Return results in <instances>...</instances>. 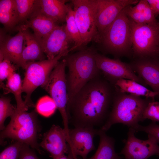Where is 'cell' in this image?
<instances>
[{
  "instance_id": "obj_1",
  "label": "cell",
  "mask_w": 159,
  "mask_h": 159,
  "mask_svg": "<svg viewBox=\"0 0 159 159\" xmlns=\"http://www.w3.org/2000/svg\"><path fill=\"white\" fill-rule=\"evenodd\" d=\"M116 87L102 74L89 81L67 103L69 124L100 129L109 115Z\"/></svg>"
},
{
  "instance_id": "obj_2",
  "label": "cell",
  "mask_w": 159,
  "mask_h": 159,
  "mask_svg": "<svg viewBox=\"0 0 159 159\" xmlns=\"http://www.w3.org/2000/svg\"><path fill=\"white\" fill-rule=\"evenodd\" d=\"M97 52L89 48L64 57L68 68L66 74L68 102L89 81L102 74L96 64Z\"/></svg>"
},
{
  "instance_id": "obj_3",
  "label": "cell",
  "mask_w": 159,
  "mask_h": 159,
  "mask_svg": "<svg viewBox=\"0 0 159 159\" xmlns=\"http://www.w3.org/2000/svg\"><path fill=\"white\" fill-rule=\"evenodd\" d=\"M116 86L110 112L105 123L100 129L105 132L117 123L134 128L139 122L143 121L144 111L149 103L153 100L123 92Z\"/></svg>"
},
{
  "instance_id": "obj_4",
  "label": "cell",
  "mask_w": 159,
  "mask_h": 159,
  "mask_svg": "<svg viewBox=\"0 0 159 159\" xmlns=\"http://www.w3.org/2000/svg\"><path fill=\"white\" fill-rule=\"evenodd\" d=\"M99 43L103 52L112 55L115 59L132 58L131 29L125 8L104 31Z\"/></svg>"
},
{
  "instance_id": "obj_5",
  "label": "cell",
  "mask_w": 159,
  "mask_h": 159,
  "mask_svg": "<svg viewBox=\"0 0 159 159\" xmlns=\"http://www.w3.org/2000/svg\"><path fill=\"white\" fill-rule=\"evenodd\" d=\"M10 117L9 123L1 132V139L16 140L40 152L37 139L40 127L35 112H29L16 109Z\"/></svg>"
},
{
  "instance_id": "obj_6",
  "label": "cell",
  "mask_w": 159,
  "mask_h": 159,
  "mask_svg": "<svg viewBox=\"0 0 159 159\" xmlns=\"http://www.w3.org/2000/svg\"><path fill=\"white\" fill-rule=\"evenodd\" d=\"M69 51L62 52L54 59L27 63L24 68V77L22 82V92L26 94L24 101L29 107H34L31 96L38 87L43 85L48 80L52 70L62 58L68 54Z\"/></svg>"
},
{
  "instance_id": "obj_7",
  "label": "cell",
  "mask_w": 159,
  "mask_h": 159,
  "mask_svg": "<svg viewBox=\"0 0 159 159\" xmlns=\"http://www.w3.org/2000/svg\"><path fill=\"white\" fill-rule=\"evenodd\" d=\"M129 18L131 29L132 58L159 57V25L138 24Z\"/></svg>"
},
{
  "instance_id": "obj_8",
  "label": "cell",
  "mask_w": 159,
  "mask_h": 159,
  "mask_svg": "<svg viewBox=\"0 0 159 159\" xmlns=\"http://www.w3.org/2000/svg\"><path fill=\"white\" fill-rule=\"evenodd\" d=\"M66 67V61L64 58L59 62L47 81L42 87L49 94L54 102L62 117L63 128L68 137L69 129L67 111L68 98L65 72Z\"/></svg>"
},
{
  "instance_id": "obj_9",
  "label": "cell",
  "mask_w": 159,
  "mask_h": 159,
  "mask_svg": "<svg viewBox=\"0 0 159 159\" xmlns=\"http://www.w3.org/2000/svg\"><path fill=\"white\" fill-rule=\"evenodd\" d=\"M74 16L82 46L92 41L99 43L100 37L96 21L97 0H72Z\"/></svg>"
},
{
  "instance_id": "obj_10",
  "label": "cell",
  "mask_w": 159,
  "mask_h": 159,
  "mask_svg": "<svg viewBox=\"0 0 159 159\" xmlns=\"http://www.w3.org/2000/svg\"><path fill=\"white\" fill-rule=\"evenodd\" d=\"M95 59L97 66L105 79L115 86L120 80H132L147 87L144 81L137 75L128 63L121 61L119 59H112L104 55L96 53Z\"/></svg>"
},
{
  "instance_id": "obj_11",
  "label": "cell",
  "mask_w": 159,
  "mask_h": 159,
  "mask_svg": "<svg viewBox=\"0 0 159 159\" xmlns=\"http://www.w3.org/2000/svg\"><path fill=\"white\" fill-rule=\"evenodd\" d=\"M135 132L129 128L127 139L123 141L125 145L120 154L125 159H148L154 155H159V146L155 138L148 135L147 140H141L135 137Z\"/></svg>"
},
{
  "instance_id": "obj_12",
  "label": "cell",
  "mask_w": 159,
  "mask_h": 159,
  "mask_svg": "<svg viewBox=\"0 0 159 159\" xmlns=\"http://www.w3.org/2000/svg\"><path fill=\"white\" fill-rule=\"evenodd\" d=\"M99 130L92 127L69 129L67 157L71 159H78L77 156L80 155L83 159H87L88 154L95 149L93 139L98 135Z\"/></svg>"
},
{
  "instance_id": "obj_13",
  "label": "cell",
  "mask_w": 159,
  "mask_h": 159,
  "mask_svg": "<svg viewBox=\"0 0 159 159\" xmlns=\"http://www.w3.org/2000/svg\"><path fill=\"white\" fill-rule=\"evenodd\" d=\"M139 1L138 0H97L96 21L100 39L105 30L124 9L128 6L137 4Z\"/></svg>"
},
{
  "instance_id": "obj_14",
  "label": "cell",
  "mask_w": 159,
  "mask_h": 159,
  "mask_svg": "<svg viewBox=\"0 0 159 159\" xmlns=\"http://www.w3.org/2000/svg\"><path fill=\"white\" fill-rule=\"evenodd\" d=\"M128 63L153 91L159 95V57L132 58Z\"/></svg>"
},
{
  "instance_id": "obj_15",
  "label": "cell",
  "mask_w": 159,
  "mask_h": 159,
  "mask_svg": "<svg viewBox=\"0 0 159 159\" xmlns=\"http://www.w3.org/2000/svg\"><path fill=\"white\" fill-rule=\"evenodd\" d=\"M39 42L48 59H54L62 52H70L69 44L71 42L66 31L65 24L58 25Z\"/></svg>"
},
{
  "instance_id": "obj_16",
  "label": "cell",
  "mask_w": 159,
  "mask_h": 159,
  "mask_svg": "<svg viewBox=\"0 0 159 159\" xmlns=\"http://www.w3.org/2000/svg\"><path fill=\"white\" fill-rule=\"evenodd\" d=\"M67 138L64 128L53 125L44 134L39 145L49 152L53 159H55L65 153H68Z\"/></svg>"
},
{
  "instance_id": "obj_17",
  "label": "cell",
  "mask_w": 159,
  "mask_h": 159,
  "mask_svg": "<svg viewBox=\"0 0 159 159\" xmlns=\"http://www.w3.org/2000/svg\"><path fill=\"white\" fill-rule=\"evenodd\" d=\"M58 25L52 19L34 11L27 20L16 26L15 29L18 31H23L30 28L39 41L47 36Z\"/></svg>"
},
{
  "instance_id": "obj_18",
  "label": "cell",
  "mask_w": 159,
  "mask_h": 159,
  "mask_svg": "<svg viewBox=\"0 0 159 159\" xmlns=\"http://www.w3.org/2000/svg\"><path fill=\"white\" fill-rule=\"evenodd\" d=\"M0 55L19 67L21 60L24 42L23 31H18L15 35L10 37L0 34Z\"/></svg>"
},
{
  "instance_id": "obj_19",
  "label": "cell",
  "mask_w": 159,
  "mask_h": 159,
  "mask_svg": "<svg viewBox=\"0 0 159 159\" xmlns=\"http://www.w3.org/2000/svg\"><path fill=\"white\" fill-rule=\"evenodd\" d=\"M68 1L65 0H36L34 11L52 19L57 24L66 21Z\"/></svg>"
},
{
  "instance_id": "obj_20",
  "label": "cell",
  "mask_w": 159,
  "mask_h": 159,
  "mask_svg": "<svg viewBox=\"0 0 159 159\" xmlns=\"http://www.w3.org/2000/svg\"><path fill=\"white\" fill-rule=\"evenodd\" d=\"M28 29L23 31L24 42L20 67L24 69L28 62L45 59V54L39 42Z\"/></svg>"
},
{
  "instance_id": "obj_21",
  "label": "cell",
  "mask_w": 159,
  "mask_h": 159,
  "mask_svg": "<svg viewBox=\"0 0 159 159\" xmlns=\"http://www.w3.org/2000/svg\"><path fill=\"white\" fill-rule=\"evenodd\" d=\"M106 132L99 130L98 135L100 140L98 148L93 156L86 159H121L115 151L114 139L107 136Z\"/></svg>"
},
{
  "instance_id": "obj_22",
  "label": "cell",
  "mask_w": 159,
  "mask_h": 159,
  "mask_svg": "<svg viewBox=\"0 0 159 159\" xmlns=\"http://www.w3.org/2000/svg\"><path fill=\"white\" fill-rule=\"evenodd\" d=\"M5 85H0L3 88L4 94L11 93L15 97L16 102V109L18 110L27 111L28 107L26 105L22 98V84L20 76L18 73L14 72L7 79Z\"/></svg>"
},
{
  "instance_id": "obj_23",
  "label": "cell",
  "mask_w": 159,
  "mask_h": 159,
  "mask_svg": "<svg viewBox=\"0 0 159 159\" xmlns=\"http://www.w3.org/2000/svg\"><path fill=\"white\" fill-rule=\"evenodd\" d=\"M0 22L6 29H16L19 23L14 0H0Z\"/></svg>"
},
{
  "instance_id": "obj_24",
  "label": "cell",
  "mask_w": 159,
  "mask_h": 159,
  "mask_svg": "<svg viewBox=\"0 0 159 159\" xmlns=\"http://www.w3.org/2000/svg\"><path fill=\"white\" fill-rule=\"evenodd\" d=\"M115 86L123 92L140 97L144 96L154 100L156 97L159 96L158 93L150 90L146 87L132 80H120L117 82Z\"/></svg>"
},
{
  "instance_id": "obj_25",
  "label": "cell",
  "mask_w": 159,
  "mask_h": 159,
  "mask_svg": "<svg viewBox=\"0 0 159 159\" xmlns=\"http://www.w3.org/2000/svg\"><path fill=\"white\" fill-rule=\"evenodd\" d=\"M65 30L71 42L74 46L70 49V51L82 47V40L76 23L73 9L70 4H67V13L66 17Z\"/></svg>"
},
{
  "instance_id": "obj_26",
  "label": "cell",
  "mask_w": 159,
  "mask_h": 159,
  "mask_svg": "<svg viewBox=\"0 0 159 159\" xmlns=\"http://www.w3.org/2000/svg\"><path fill=\"white\" fill-rule=\"evenodd\" d=\"M17 12L18 23L27 20L34 11L36 0H14Z\"/></svg>"
},
{
  "instance_id": "obj_27",
  "label": "cell",
  "mask_w": 159,
  "mask_h": 159,
  "mask_svg": "<svg viewBox=\"0 0 159 159\" xmlns=\"http://www.w3.org/2000/svg\"><path fill=\"white\" fill-rule=\"evenodd\" d=\"M10 97L1 96L0 98V129L2 131L5 128L4 123L6 119L11 117L15 113L16 107L11 102Z\"/></svg>"
},
{
  "instance_id": "obj_28",
  "label": "cell",
  "mask_w": 159,
  "mask_h": 159,
  "mask_svg": "<svg viewBox=\"0 0 159 159\" xmlns=\"http://www.w3.org/2000/svg\"><path fill=\"white\" fill-rule=\"evenodd\" d=\"M36 108L39 114L45 117H49L52 115L57 108L52 99L48 96L41 98L37 104Z\"/></svg>"
},
{
  "instance_id": "obj_29",
  "label": "cell",
  "mask_w": 159,
  "mask_h": 159,
  "mask_svg": "<svg viewBox=\"0 0 159 159\" xmlns=\"http://www.w3.org/2000/svg\"><path fill=\"white\" fill-rule=\"evenodd\" d=\"M16 70L15 66L9 60L0 55V85L6 79H7Z\"/></svg>"
},
{
  "instance_id": "obj_30",
  "label": "cell",
  "mask_w": 159,
  "mask_h": 159,
  "mask_svg": "<svg viewBox=\"0 0 159 159\" xmlns=\"http://www.w3.org/2000/svg\"><path fill=\"white\" fill-rule=\"evenodd\" d=\"M152 121H159V102L151 100L148 104L143 112V121L146 119Z\"/></svg>"
},
{
  "instance_id": "obj_31",
  "label": "cell",
  "mask_w": 159,
  "mask_h": 159,
  "mask_svg": "<svg viewBox=\"0 0 159 159\" xmlns=\"http://www.w3.org/2000/svg\"><path fill=\"white\" fill-rule=\"evenodd\" d=\"M23 144L16 141L7 147L1 153L0 159H18Z\"/></svg>"
},
{
  "instance_id": "obj_32",
  "label": "cell",
  "mask_w": 159,
  "mask_h": 159,
  "mask_svg": "<svg viewBox=\"0 0 159 159\" xmlns=\"http://www.w3.org/2000/svg\"><path fill=\"white\" fill-rule=\"evenodd\" d=\"M136 131H143L148 135L154 137L158 143H159V125L155 122L152 121L149 125L146 126L141 125L139 124L134 128Z\"/></svg>"
},
{
  "instance_id": "obj_33",
  "label": "cell",
  "mask_w": 159,
  "mask_h": 159,
  "mask_svg": "<svg viewBox=\"0 0 159 159\" xmlns=\"http://www.w3.org/2000/svg\"><path fill=\"white\" fill-rule=\"evenodd\" d=\"M132 6L131 5H129L125 8L127 16L136 23L147 24L143 13L133 10Z\"/></svg>"
},
{
  "instance_id": "obj_34",
  "label": "cell",
  "mask_w": 159,
  "mask_h": 159,
  "mask_svg": "<svg viewBox=\"0 0 159 159\" xmlns=\"http://www.w3.org/2000/svg\"><path fill=\"white\" fill-rule=\"evenodd\" d=\"M29 145L23 143L18 159H39Z\"/></svg>"
},
{
  "instance_id": "obj_35",
  "label": "cell",
  "mask_w": 159,
  "mask_h": 159,
  "mask_svg": "<svg viewBox=\"0 0 159 159\" xmlns=\"http://www.w3.org/2000/svg\"><path fill=\"white\" fill-rule=\"evenodd\" d=\"M147 24L158 26L159 23L148 4L142 13Z\"/></svg>"
},
{
  "instance_id": "obj_36",
  "label": "cell",
  "mask_w": 159,
  "mask_h": 159,
  "mask_svg": "<svg viewBox=\"0 0 159 159\" xmlns=\"http://www.w3.org/2000/svg\"><path fill=\"white\" fill-rule=\"evenodd\" d=\"M155 16L159 15V0H147Z\"/></svg>"
},
{
  "instance_id": "obj_37",
  "label": "cell",
  "mask_w": 159,
  "mask_h": 159,
  "mask_svg": "<svg viewBox=\"0 0 159 159\" xmlns=\"http://www.w3.org/2000/svg\"><path fill=\"white\" fill-rule=\"evenodd\" d=\"M148 4L147 0H140L135 6H132V8L133 10L142 13Z\"/></svg>"
},
{
  "instance_id": "obj_38",
  "label": "cell",
  "mask_w": 159,
  "mask_h": 159,
  "mask_svg": "<svg viewBox=\"0 0 159 159\" xmlns=\"http://www.w3.org/2000/svg\"><path fill=\"white\" fill-rule=\"evenodd\" d=\"M55 159H71L68 157L65 156L64 155H61Z\"/></svg>"
},
{
  "instance_id": "obj_39",
  "label": "cell",
  "mask_w": 159,
  "mask_h": 159,
  "mask_svg": "<svg viewBox=\"0 0 159 159\" xmlns=\"http://www.w3.org/2000/svg\"><path fill=\"white\" fill-rule=\"evenodd\" d=\"M158 22H159V21Z\"/></svg>"
}]
</instances>
